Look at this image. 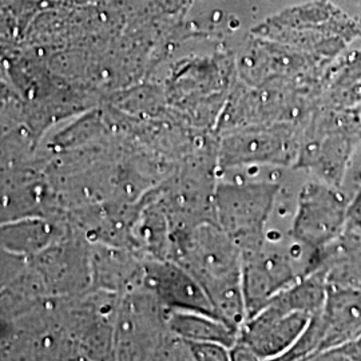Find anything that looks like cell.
<instances>
[{
    "label": "cell",
    "instance_id": "ba28073f",
    "mask_svg": "<svg viewBox=\"0 0 361 361\" xmlns=\"http://www.w3.org/2000/svg\"><path fill=\"white\" fill-rule=\"evenodd\" d=\"M312 316L269 301L241 325L237 343L256 360H280L296 344Z\"/></svg>",
    "mask_w": 361,
    "mask_h": 361
},
{
    "label": "cell",
    "instance_id": "8fae6325",
    "mask_svg": "<svg viewBox=\"0 0 361 361\" xmlns=\"http://www.w3.org/2000/svg\"><path fill=\"white\" fill-rule=\"evenodd\" d=\"M168 324L171 332L186 341L219 343L229 349L235 344L240 332L214 314L193 310H171Z\"/></svg>",
    "mask_w": 361,
    "mask_h": 361
},
{
    "label": "cell",
    "instance_id": "30bf717a",
    "mask_svg": "<svg viewBox=\"0 0 361 361\" xmlns=\"http://www.w3.org/2000/svg\"><path fill=\"white\" fill-rule=\"evenodd\" d=\"M322 268L328 284L361 288V226L345 228L324 249Z\"/></svg>",
    "mask_w": 361,
    "mask_h": 361
},
{
    "label": "cell",
    "instance_id": "52a82bcc",
    "mask_svg": "<svg viewBox=\"0 0 361 361\" xmlns=\"http://www.w3.org/2000/svg\"><path fill=\"white\" fill-rule=\"evenodd\" d=\"M300 138L288 130H245L222 138L216 147L219 171L250 166L295 168Z\"/></svg>",
    "mask_w": 361,
    "mask_h": 361
},
{
    "label": "cell",
    "instance_id": "5b68a950",
    "mask_svg": "<svg viewBox=\"0 0 361 361\" xmlns=\"http://www.w3.org/2000/svg\"><path fill=\"white\" fill-rule=\"evenodd\" d=\"M360 336V286L328 284L323 308L280 360H313L324 350Z\"/></svg>",
    "mask_w": 361,
    "mask_h": 361
},
{
    "label": "cell",
    "instance_id": "9c48e42d",
    "mask_svg": "<svg viewBox=\"0 0 361 361\" xmlns=\"http://www.w3.org/2000/svg\"><path fill=\"white\" fill-rule=\"evenodd\" d=\"M154 281L171 310H193L214 314L202 286L177 261L158 267Z\"/></svg>",
    "mask_w": 361,
    "mask_h": 361
},
{
    "label": "cell",
    "instance_id": "5bb4252c",
    "mask_svg": "<svg viewBox=\"0 0 361 361\" xmlns=\"http://www.w3.org/2000/svg\"><path fill=\"white\" fill-rule=\"evenodd\" d=\"M361 226V185L355 194L350 197L347 216V226Z\"/></svg>",
    "mask_w": 361,
    "mask_h": 361
},
{
    "label": "cell",
    "instance_id": "3957f363",
    "mask_svg": "<svg viewBox=\"0 0 361 361\" xmlns=\"http://www.w3.org/2000/svg\"><path fill=\"white\" fill-rule=\"evenodd\" d=\"M281 183L279 180H217L214 222L241 250L258 245L264 240Z\"/></svg>",
    "mask_w": 361,
    "mask_h": 361
},
{
    "label": "cell",
    "instance_id": "8992f818",
    "mask_svg": "<svg viewBox=\"0 0 361 361\" xmlns=\"http://www.w3.org/2000/svg\"><path fill=\"white\" fill-rule=\"evenodd\" d=\"M349 201L343 188L316 178L305 182L297 193L289 233L300 244L324 250L344 232Z\"/></svg>",
    "mask_w": 361,
    "mask_h": 361
},
{
    "label": "cell",
    "instance_id": "7a4b0ae2",
    "mask_svg": "<svg viewBox=\"0 0 361 361\" xmlns=\"http://www.w3.org/2000/svg\"><path fill=\"white\" fill-rule=\"evenodd\" d=\"M323 250L300 244L289 232L268 229L258 245L243 250L246 319L298 279L319 269Z\"/></svg>",
    "mask_w": 361,
    "mask_h": 361
},
{
    "label": "cell",
    "instance_id": "7c38bea8",
    "mask_svg": "<svg viewBox=\"0 0 361 361\" xmlns=\"http://www.w3.org/2000/svg\"><path fill=\"white\" fill-rule=\"evenodd\" d=\"M313 360L323 361H361V336L345 341L334 348L326 349Z\"/></svg>",
    "mask_w": 361,
    "mask_h": 361
},
{
    "label": "cell",
    "instance_id": "277c9868",
    "mask_svg": "<svg viewBox=\"0 0 361 361\" xmlns=\"http://www.w3.org/2000/svg\"><path fill=\"white\" fill-rule=\"evenodd\" d=\"M361 142V125L355 114H340L300 138L295 170L343 188L350 162Z\"/></svg>",
    "mask_w": 361,
    "mask_h": 361
},
{
    "label": "cell",
    "instance_id": "6da1fadb",
    "mask_svg": "<svg viewBox=\"0 0 361 361\" xmlns=\"http://www.w3.org/2000/svg\"><path fill=\"white\" fill-rule=\"evenodd\" d=\"M176 261L202 286L214 314L237 329L245 323L243 250L216 222L174 237Z\"/></svg>",
    "mask_w": 361,
    "mask_h": 361
},
{
    "label": "cell",
    "instance_id": "4fadbf2b",
    "mask_svg": "<svg viewBox=\"0 0 361 361\" xmlns=\"http://www.w3.org/2000/svg\"><path fill=\"white\" fill-rule=\"evenodd\" d=\"M186 343L189 345L192 360H231V349L219 343H197V341H186Z\"/></svg>",
    "mask_w": 361,
    "mask_h": 361
}]
</instances>
